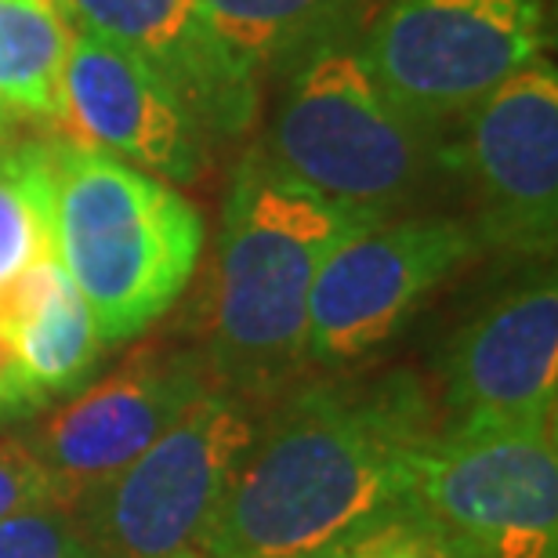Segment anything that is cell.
Listing matches in <instances>:
<instances>
[{"mask_svg":"<svg viewBox=\"0 0 558 558\" xmlns=\"http://www.w3.org/2000/svg\"><path fill=\"white\" fill-rule=\"evenodd\" d=\"M435 432L439 414L410 371L294 385L232 468L196 551L319 558L407 505L410 468Z\"/></svg>","mask_w":558,"mask_h":558,"instance_id":"1","label":"cell"},{"mask_svg":"<svg viewBox=\"0 0 558 558\" xmlns=\"http://www.w3.org/2000/svg\"><path fill=\"white\" fill-rule=\"evenodd\" d=\"M381 221L283 171L265 145L232 174L221 215L207 366L247 403H276L308 371V294L327 254Z\"/></svg>","mask_w":558,"mask_h":558,"instance_id":"2","label":"cell"},{"mask_svg":"<svg viewBox=\"0 0 558 558\" xmlns=\"http://www.w3.org/2000/svg\"><path fill=\"white\" fill-rule=\"evenodd\" d=\"M54 258L84 298L102 344L131 341L193 279L204 218L182 193L124 160L54 142Z\"/></svg>","mask_w":558,"mask_h":558,"instance_id":"3","label":"cell"},{"mask_svg":"<svg viewBox=\"0 0 558 558\" xmlns=\"http://www.w3.org/2000/svg\"><path fill=\"white\" fill-rule=\"evenodd\" d=\"M446 135L392 102L355 40L327 44L290 70L265 153L323 196L392 218L442 163Z\"/></svg>","mask_w":558,"mask_h":558,"instance_id":"4","label":"cell"},{"mask_svg":"<svg viewBox=\"0 0 558 558\" xmlns=\"http://www.w3.org/2000/svg\"><path fill=\"white\" fill-rule=\"evenodd\" d=\"M541 44V0H388L355 48L410 120L450 138Z\"/></svg>","mask_w":558,"mask_h":558,"instance_id":"5","label":"cell"},{"mask_svg":"<svg viewBox=\"0 0 558 558\" xmlns=\"http://www.w3.org/2000/svg\"><path fill=\"white\" fill-rule=\"evenodd\" d=\"M407 505L461 558H558L555 424L435 432L410 468Z\"/></svg>","mask_w":558,"mask_h":558,"instance_id":"6","label":"cell"},{"mask_svg":"<svg viewBox=\"0 0 558 558\" xmlns=\"http://www.w3.org/2000/svg\"><path fill=\"white\" fill-rule=\"evenodd\" d=\"M254 432L247 399L210 385L73 515L106 558H174L196 548Z\"/></svg>","mask_w":558,"mask_h":558,"instance_id":"7","label":"cell"},{"mask_svg":"<svg viewBox=\"0 0 558 558\" xmlns=\"http://www.w3.org/2000/svg\"><path fill=\"white\" fill-rule=\"evenodd\" d=\"M446 138L478 247L551 258L558 232V70L533 59L489 92Z\"/></svg>","mask_w":558,"mask_h":558,"instance_id":"8","label":"cell"},{"mask_svg":"<svg viewBox=\"0 0 558 558\" xmlns=\"http://www.w3.org/2000/svg\"><path fill=\"white\" fill-rule=\"evenodd\" d=\"M483 251L464 218H381L319 265L308 294V366L344 371L381 352L468 258Z\"/></svg>","mask_w":558,"mask_h":558,"instance_id":"9","label":"cell"},{"mask_svg":"<svg viewBox=\"0 0 558 558\" xmlns=\"http://www.w3.org/2000/svg\"><path fill=\"white\" fill-rule=\"evenodd\" d=\"M210 385L215 377L204 355L160 344L135 352L102 381L84 385L26 439L48 468L59 505L73 511L113 483Z\"/></svg>","mask_w":558,"mask_h":558,"instance_id":"10","label":"cell"},{"mask_svg":"<svg viewBox=\"0 0 558 558\" xmlns=\"http://www.w3.org/2000/svg\"><path fill=\"white\" fill-rule=\"evenodd\" d=\"M439 432L555 424L558 287L551 272L522 279L478 308L446 341Z\"/></svg>","mask_w":558,"mask_h":558,"instance_id":"11","label":"cell"},{"mask_svg":"<svg viewBox=\"0 0 558 558\" xmlns=\"http://www.w3.org/2000/svg\"><path fill=\"white\" fill-rule=\"evenodd\" d=\"M62 106V128L76 145L117 156L160 182L189 185L204 174V120L149 62L113 40L70 29Z\"/></svg>","mask_w":558,"mask_h":558,"instance_id":"12","label":"cell"},{"mask_svg":"<svg viewBox=\"0 0 558 558\" xmlns=\"http://www.w3.org/2000/svg\"><path fill=\"white\" fill-rule=\"evenodd\" d=\"M70 29H87L149 62L204 120L240 135L258 109V73L221 40L199 0H54Z\"/></svg>","mask_w":558,"mask_h":558,"instance_id":"13","label":"cell"},{"mask_svg":"<svg viewBox=\"0 0 558 558\" xmlns=\"http://www.w3.org/2000/svg\"><path fill=\"white\" fill-rule=\"evenodd\" d=\"M221 40L251 65L294 70L312 51L352 40L371 0H199Z\"/></svg>","mask_w":558,"mask_h":558,"instance_id":"14","label":"cell"},{"mask_svg":"<svg viewBox=\"0 0 558 558\" xmlns=\"http://www.w3.org/2000/svg\"><path fill=\"white\" fill-rule=\"evenodd\" d=\"M70 26L51 0H0V117L65 124Z\"/></svg>","mask_w":558,"mask_h":558,"instance_id":"15","label":"cell"},{"mask_svg":"<svg viewBox=\"0 0 558 558\" xmlns=\"http://www.w3.org/2000/svg\"><path fill=\"white\" fill-rule=\"evenodd\" d=\"M19 344L22 366L40 388L44 399L73 396L92 381L102 360V338L95 330V319L87 312L84 298L76 294L70 276H62L40 308L11 333Z\"/></svg>","mask_w":558,"mask_h":558,"instance_id":"16","label":"cell"},{"mask_svg":"<svg viewBox=\"0 0 558 558\" xmlns=\"http://www.w3.org/2000/svg\"><path fill=\"white\" fill-rule=\"evenodd\" d=\"M54 142L0 135V283L54 251Z\"/></svg>","mask_w":558,"mask_h":558,"instance_id":"17","label":"cell"},{"mask_svg":"<svg viewBox=\"0 0 558 558\" xmlns=\"http://www.w3.org/2000/svg\"><path fill=\"white\" fill-rule=\"evenodd\" d=\"M319 558H461L453 544L410 505L366 522Z\"/></svg>","mask_w":558,"mask_h":558,"instance_id":"18","label":"cell"},{"mask_svg":"<svg viewBox=\"0 0 558 558\" xmlns=\"http://www.w3.org/2000/svg\"><path fill=\"white\" fill-rule=\"evenodd\" d=\"M0 558H106L62 505L19 511L0 522Z\"/></svg>","mask_w":558,"mask_h":558,"instance_id":"19","label":"cell"},{"mask_svg":"<svg viewBox=\"0 0 558 558\" xmlns=\"http://www.w3.org/2000/svg\"><path fill=\"white\" fill-rule=\"evenodd\" d=\"M44 505H59L48 468L26 439H0V522Z\"/></svg>","mask_w":558,"mask_h":558,"instance_id":"20","label":"cell"},{"mask_svg":"<svg viewBox=\"0 0 558 558\" xmlns=\"http://www.w3.org/2000/svg\"><path fill=\"white\" fill-rule=\"evenodd\" d=\"M44 403L48 399L40 396V388L33 385V377L22 366L15 338L0 330V424L37 414Z\"/></svg>","mask_w":558,"mask_h":558,"instance_id":"21","label":"cell"},{"mask_svg":"<svg viewBox=\"0 0 558 558\" xmlns=\"http://www.w3.org/2000/svg\"><path fill=\"white\" fill-rule=\"evenodd\" d=\"M11 124H15V120H8V117H0V135H11Z\"/></svg>","mask_w":558,"mask_h":558,"instance_id":"22","label":"cell"},{"mask_svg":"<svg viewBox=\"0 0 558 558\" xmlns=\"http://www.w3.org/2000/svg\"><path fill=\"white\" fill-rule=\"evenodd\" d=\"M174 558H207L204 551H196V548H189V551H182V555H174Z\"/></svg>","mask_w":558,"mask_h":558,"instance_id":"23","label":"cell"}]
</instances>
